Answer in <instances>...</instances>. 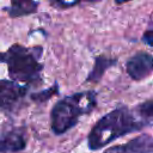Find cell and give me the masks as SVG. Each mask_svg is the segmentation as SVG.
I'll return each instance as SVG.
<instances>
[{
	"label": "cell",
	"instance_id": "obj_8",
	"mask_svg": "<svg viewBox=\"0 0 153 153\" xmlns=\"http://www.w3.org/2000/svg\"><path fill=\"white\" fill-rule=\"evenodd\" d=\"M38 4L35 0H11L10 8H6L11 18L23 17L35 13Z\"/></svg>",
	"mask_w": 153,
	"mask_h": 153
},
{
	"label": "cell",
	"instance_id": "obj_1",
	"mask_svg": "<svg viewBox=\"0 0 153 153\" xmlns=\"http://www.w3.org/2000/svg\"><path fill=\"white\" fill-rule=\"evenodd\" d=\"M147 124L149 122L143 120L139 114L135 116L124 106L117 108L103 116L94 124L87 137L88 148L92 151L99 149L115 139L136 131Z\"/></svg>",
	"mask_w": 153,
	"mask_h": 153
},
{
	"label": "cell",
	"instance_id": "obj_10",
	"mask_svg": "<svg viewBox=\"0 0 153 153\" xmlns=\"http://www.w3.org/2000/svg\"><path fill=\"white\" fill-rule=\"evenodd\" d=\"M137 114L149 123L153 121V99L147 100L137 106Z\"/></svg>",
	"mask_w": 153,
	"mask_h": 153
},
{
	"label": "cell",
	"instance_id": "obj_2",
	"mask_svg": "<svg viewBox=\"0 0 153 153\" xmlns=\"http://www.w3.org/2000/svg\"><path fill=\"white\" fill-rule=\"evenodd\" d=\"M96 103V93L92 91L74 93L61 99L51 110V130L57 135L66 133L76 124L81 115L92 111Z\"/></svg>",
	"mask_w": 153,
	"mask_h": 153
},
{
	"label": "cell",
	"instance_id": "obj_14",
	"mask_svg": "<svg viewBox=\"0 0 153 153\" xmlns=\"http://www.w3.org/2000/svg\"><path fill=\"white\" fill-rule=\"evenodd\" d=\"M127 1H129V0H115L116 4H123V2H127Z\"/></svg>",
	"mask_w": 153,
	"mask_h": 153
},
{
	"label": "cell",
	"instance_id": "obj_6",
	"mask_svg": "<svg viewBox=\"0 0 153 153\" xmlns=\"http://www.w3.org/2000/svg\"><path fill=\"white\" fill-rule=\"evenodd\" d=\"M104 153H153V136L141 134L123 145L108 148Z\"/></svg>",
	"mask_w": 153,
	"mask_h": 153
},
{
	"label": "cell",
	"instance_id": "obj_9",
	"mask_svg": "<svg viewBox=\"0 0 153 153\" xmlns=\"http://www.w3.org/2000/svg\"><path fill=\"white\" fill-rule=\"evenodd\" d=\"M116 63V60H112V59H109L106 56H98L94 61V66H93V69L92 72L88 74V78L86 79L87 81H98L102 75L104 74V72L111 67L112 65Z\"/></svg>",
	"mask_w": 153,
	"mask_h": 153
},
{
	"label": "cell",
	"instance_id": "obj_5",
	"mask_svg": "<svg viewBox=\"0 0 153 153\" xmlns=\"http://www.w3.org/2000/svg\"><path fill=\"white\" fill-rule=\"evenodd\" d=\"M126 68L131 79L142 80L153 72V57L145 51L136 53L127 61Z\"/></svg>",
	"mask_w": 153,
	"mask_h": 153
},
{
	"label": "cell",
	"instance_id": "obj_4",
	"mask_svg": "<svg viewBox=\"0 0 153 153\" xmlns=\"http://www.w3.org/2000/svg\"><path fill=\"white\" fill-rule=\"evenodd\" d=\"M26 91V86H19L16 81L0 80V110L4 112L14 111L24 99Z\"/></svg>",
	"mask_w": 153,
	"mask_h": 153
},
{
	"label": "cell",
	"instance_id": "obj_13",
	"mask_svg": "<svg viewBox=\"0 0 153 153\" xmlns=\"http://www.w3.org/2000/svg\"><path fill=\"white\" fill-rule=\"evenodd\" d=\"M142 41H143L145 44H147V45L153 48V29H151V30H148V31H146L143 33Z\"/></svg>",
	"mask_w": 153,
	"mask_h": 153
},
{
	"label": "cell",
	"instance_id": "obj_7",
	"mask_svg": "<svg viewBox=\"0 0 153 153\" xmlns=\"http://www.w3.org/2000/svg\"><path fill=\"white\" fill-rule=\"evenodd\" d=\"M26 146L25 135L20 129L7 133L0 140V153H16L23 151Z\"/></svg>",
	"mask_w": 153,
	"mask_h": 153
},
{
	"label": "cell",
	"instance_id": "obj_3",
	"mask_svg": "<svg viewBox=\"0 0 153 153\" xmlns=\"http://www.w3.org/2000/svg\"><path fill=\"white\" fill-rule=\"evenodd\" d=\"M41 53V47L29 50L23 45L14 44L6 53L0 54V61L7 63L8 74L13 80L25 84H37L42 71V65L37 60Z\"/></svg>",
	"mask_w": 153,
	"mask_h": 153
},
{
	"label": "cell",
	"instance_id": "obj_12",
	"mask_svg": "<svg viewBox=\"0 0 153 153\" xmlns=\"http://www.w3.org/2000/svg\"><path fill=\"white\" fill-rule=\"evenodd\" d=\"M96 1H100V0H50V4L56 8H68L80 2H96Z\"/></svg>",
	"mask_w": 153,
	"mask_h": 153
},
{
	"label": "cell",
	"instance_id": "obj_11",
	"mask_svg": "<svg viewBox=\"0 0 153 153\" xmlns=\"http://www.w3.org/2000/svg\"><path fill=\"white\" fill-rule=\"evenodd\" d=\"M57 92H59V86H57V84H55V85H54L53 87H50V88H47V90L41 91V92H37V93H32V94H31V99L35 100V102L42 103V102L48 100L50 97H53V96L56 94Z\"/></svg>",
	"mask_w": 153,
	"mask_h": 153
}]
</instances>
